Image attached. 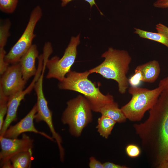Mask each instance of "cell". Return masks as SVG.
<instances>
[{
	"instance_id": "16",
	"label": "cell",
	"mask_w": 168,
	"mask_h": 168,
	"mask_svg": "<svg viewBox=\"0 0 168 168\" xmlns=\"http://www.w3.org/2000/svg\"><path fill=\"white\" fill-rule=\"evenodd\" d=\"M32 150L20 152L10 159L13 168H30L33 160Z\"/></svg>"
},
{
	"instance_id": "5",
	"label": "cell",
	"mask_w": 168,
	"mask_h": 168,
	"mask_svg": "<svg viewBox=\"0 0 168 168\" xmlns=\"http://www.w3.org/2000/svg\"><path fill=\"white\" fill-rule=\"evenodd\" d=\"M67 104L62 115V122L68 125L72 135L79 137L83 129L92 121L91 106L85 97L81 95L69 100Z\"/></svg>"
},
{
	"instance_id": "8",
	"label": "cell",
	"mask_w": 168,
	"mask_h": 168,
	"mask_svg": "<svg viewBox=\"0 0 168 168\" xmlns=\"http://www.w3.org/2000/svg\"><path fill=\"white\" fill-rule=\"evenodd\" d=\"M45 70L44 68L43 69L34 88L37 98L36 103L37 112L35 115V120L36 122L43 121L47 125L52 134V138L57 143L60 160L63 161L65 154L64 149L62 146V138L60 135L55 130L52 121V112L49 108L48 102L45 97L43 90V79Z\"/></svg>"
},
{
	"instance_id": "3",
	"label": "cell",
	"mask_w": 168,
	"mask_h": 168,
	"mask_svg": "<svg viewBox=\"0 0 168 168\" xmlns=\"http://www.w3.org/2000/svg\"><path fill=\"white\" fill-rule=\"evenodd\" d=\"M90 74L89 71L80 72L70 70L65 77L59 82L58 88L78 92L89 102L92 111L99 112L105 105L114 101L113 96L109 94L105 95L100 91L99 87L88 78Z\"/></svg>"
},
{
	"instance_id": "28",
	"label": "cell",
	"mask_w": 168,
	"mask_h": 168,
	"mask_svg": "<svg viewBox=\"0 0 168 168\" xmlns=\"http://www.w3.org/2000/svg\"><path fill=\"white\" fill-rule=\"evenodd\" d=\"M104 168H128L127 166L120 165L110 162L103 163Z\"/></svg>"
},
{
	"instance_id": "7",
	"label": "cell",
	"mask_w": 168,
	"mask_h": 168,
	"mask_svg": "<svg viewBox=\"0 0 168 168\" xmlns=\"http://www.w3.org/2000/svg\"><path fill=\"white\" fill-rule=\"evenodd\" d=\"M80 42V34L76 37H72L61 58L55 56L47 60L46 63V68L48 70L47 78H55L59 82L64 78L71 70V68L75 62L77 54V47Z\"/></svg>"
},
{
	"instance_id": "22",
	"label": "cell",
	"mask_w": 168,
	"mask_h": 168,
	"mask_svg": "<svg viewBox=\"0 0 168 168\" xmlns=\"http://www.w3.org/2000/svg\"><path fill=\"white\" fill-rule=\"evenodd\" d=\"M125 152L129 157L133 158L139 156L141 153V150L137 145L131 144L127 146Z\"/></svg>"
},
{
	"instance_id": "17",
	"label": "cell",
	"mask_w": 168,
	"mask_h": 168,
	"mask_svg": "<svg viewBox=\"0 0 168 168\" xmlns=\"http://www.w3.org/2000/svg\"><path fill=\"white\" fill-rule=\"evenodd\" d=\"M116 122L110 118L103 115L98 118L96 128L100 135L107 138Z\"/></svg>"
},
{
	"instance_id": "1",
	"label": "cell",
	"mask_w": 168,
	"mask_h": 168,
	"mask_svg": "<svg viewBox=\"0 0 168 168\" xmlns=\"http://www.w3.org/2000/svg\"><path fill=\"white\" fill-rule=\"evenodd\" d=\"M133 127L152 166L168 168V92L162 91L148 118Z\"/></svg>"
},
{
	"instance_id": "19",
	"label": "cell",
	"mask_w": 168,
	"mask_h": 168,
	"mask_svg": "<svg viewBox=\"0 0 168 168\" xmlns=\"http://www.w3.org/2000/svg\"><path fill=\"white\" fill-rule=\"evenodd\" d=\"M0 26V48H4L10 36L9 30L11 23L9 19L1 21Z\"/></svg>"
},
{
	"instance_id": "30",
	"label": "cell",
	"mask_w": 168,
	"mask_h": 168,
	"mask_svg": "<svg viewBox=\"0 0 168 168\" xmlns=\"http://www.w3.org/2000/svg\"><path fill=\"white\" fill-rule=\"evenodd\" d=\"M62 1L61 6L62 7L65 6L68 3L73 0H61ZM90 4L91 8L92 6L95 5L98 8L95 2V0H84Z\"/></svg>"
},
{
	"instance_id": "14",
	"label": "cell",
	"mask_w": 168,
	"mask_h": 168,
	"mask_svg": "<svg viewBox=\"0 0 168 168\" xmlns=\"http://www.w3.org/2000/svg\"><path fill=\"white\" fill-rule=\"evenodd\" d=\"M136 68L140 70L142 82L148 83L154 82L158 78L160 72V67L157 61L153 60L138 66Z\"/></svg>"
},
{
	"instance_id": "23",
	"label": "cell",
	"mask_w": 168,
	"mask_h": 168,
	"mask_svg": "<svg viewBox=\"0 0 168 168\" xmlns=\"http://www.w3.org/2000/svg\"><path fill=\"white\" fill-rule=\"evenodd\" d=\"M134 74L129 79V84L132 86H138L142 82V77L140 70L137 68L134 70Z\"/></svg>"
},
{
	"instance_id": "11",
	"label": "cell",
	"mask_w": 168,
	"mask_h": 168,
	"mask_svg": "<svg viewBox=\"0 0 168 168\" xmlns=\"http://www.w3.org/2000/svg\"><path fill=\"white\" fill-rule=\"evenodd\" d=\"M37 112L36 104L27 115L15 125L10 126L5 132L4 137L12 138H17L21 134L25 132H33L39 134L52 141L54 139L44 132L38 130L35 127L34 120Z\"/></svg>"
},
{
	"instance_id": "26",
	"label": "cell",
	"mask_w": 168,
	"mask_h": 168,
	"mask_svg": "<svg viewBox=\"0 0 168 168\" xmlns=\"http://www.w3.org/2000/svg\"><path fill=\"white\" fill-rule=\"evenodd\" d=\"M155 29L157 32L168 36V27L165 25L158 23L156 25Z\"/></svg>"
},
{
	"instance_id": "6",
	"label": "cell",
	"mask_w": 168,
	"mask_h": 168,
	"mask_svg": "<svg viewBox=\"0 0 168 168\" xmlns=\"http://www.w3.org/2000/svg\"><path fill=\"white\" fill-rule=\"evenodd\" d=\"M42 15V9L39 6L31 11L26 26L18 40L6 54L4 60L8 64L19 62L22 56L31 46L35 35L34 31L35 26Z\"/></svg>"
},
{
	"instance_id": "10",
	"label": "cell",
	"mask_w": 168,
	"mask_h": 168,
	"mask_svg": "<svg viewBox=\"0 0 168 168\" xmlns=\"http://www.w3.org/2000/svg\"><path fill=\"white\" fill-rule=\"evenodd\" d=\"M34 140L25 133L20 139L7 138L0 136L1 151L0 165L10 161L14 156L20 152L32 150Z\"/></svg>"
},
{
	"instance_id": "29",
	"label": "cell",
	"mask_w": 168,
	"mask_h": 168,
	"mask_svg": "<svg viewBox=\"0 0 168 168\" xmlns=\"http://www.w3.org/2000/svg\"><path fill=\"white\" fill-rule=\"evenodd\" d=\"M158 86L163 88V91L168 92V77L161 79L159 83Z\"/></svg>"
},
{
	"instance_id": "20",
	"label": "cell",
	"mask_w": 168,
	"mask_h": 168,
	"mask_svg": "<svg viewBox=\"0 0 168 168\" xmlns=\"http://www.w3.org/2000/svg\"><path fill=\"white\" fill-rule=\"evenodd\" d=\"M9 98L0 90V130L4 121L5 116L7 113Z\"/></svg>"
},
{
	"instance_id": "9",
	"label": "cell",
	"mask_w": 168,
	"mask_h": 168,
	"mask_svg": "<svg viewBox=\"0 0 168 168\" xmlns=\"http://www.w3.org/2000/svg\"><path fill=\"white\" fill-rule=\"evenodd\" d=\"M0 80V90L10 97L24 90L27 81L22 77L19 62L12 64L2 74Z\"/></svg>"
},
{
	"instance_id": "18",
	"label": "cell",
	"mask_w": 168,
	"mask_h": 168,
	"mask_svg": "<svg viewBox=\"0 0 168 168\" xmlns=\"http://www.w3.org/2000/svg\"><path fill=\"white\" fill-rule=\"evenodd\" d=\"M134 33L141 38L147 39L160 43L168 48V36L157 32H153L134 28Z\"/></svg>"
},
{
	"instance_id": "12",
	"label": "cell",
	"mask_w": 168,
	"mask_h": 168,
	"mask_svg": "<svg viewBox=\"0 0 168 168\" xmlns=\"http://www.w3.org/2000/svg\"><path fill=\"white\" fill-rule=\"evenodd\" d=\"M41 74V72L38 70L31 82L26 89L9 97L7 112L2 127L0 130V136H3L11 124L16 121L17 110L21 101L24 99L25 96L30 93L34 88L35 84Z\"/></svg>"
},
{
	"instance_id": "4",
	"label": "cell",
	"mask_w": 168,
	"mask_h": 168,
	"mask_svg": "<svg viewBox=\"0 0 168 168\" xmlns=\"http://www.w3.org/2000/svg\"><path fill=\"white\" fill-rule=\"evenodd\" d=\"M163 91V88L160 86L152 90L130 87L128 92L132 98L121 108L127 119L132 121H140L145 113L155 104Z\"/></svg>"
},
{
	"instance_id": "21",
	"label": "cell",
	"mask_w": 168,
	"mask_h": 168,
	"mask_svg": "<svg viewBox=\"0 0 168 168\" xmlns=\"http://www.w3.org/2000/svg\"><path fill=\"white\" fill-rule=\"evenodd\" d=\"M18 0H0V9L3 12L12 13L16 9Z\"/></svg>"
},
{
	"instance_id": "13",
	"label": "cell",
	"mask_w": 168,
	"mask_h": 168,
	"mask_svg": "<svg viewBox=\"0 0 168 168\" xmlns=\"http://www.w3.org/2000/svg\"><path fill=\"white\" fill-rule=\"evenodd\" d=\"M39 56L37 45L32 44L21 58L19 63L23 78L25 81H27L35 75L37 69L35 65V60Z\"/></svg>"
},
{
	"instance_id": "31",
	"label": "cell",
	"mask_w": 168,
	"mask_h": 168,
	"mask_svg": "<svg viewBox=\"0 0 168 168\" xmlns=\"http://www.w3.org/2000/svg\"><path fill=\"white\" fill-rule=\"evenodd\" d=\"M1 166L3 168H13L10 161L6 162Z\"/></svg>"
},
{
	"instance_id": "15",
	"label": "cell",
	"mask_w": 168,
	"mask_h": 168,
	"mask_svg": "<svg viewBox=\"0 0 168 168\" xmlns=\"http://www.w3.org/2000/svg\"><path fill=\"white\" fill-rule=\"evenodd\" d=\"M99 113L102 115L107 116L116 123H122L126 121L127 118L118 103L114 101L103 106Z\"/></svg>"
},
{
	"instance_id": "24",
	"label": "cell",
	"mask_w": 168,
	"mask_h": 168,
	"mask_svg": "<svg viewBox=\"0 0 168 168\" xmlns=\"http://www.w3.org/2000/svg\"><path fill=\"white\" fill-rule=\"evenodd\" d=\"M6 54L4 48H0V74H2L9 66L5 61L4 58Z\"/></svg>"
},
{
	"instance_id": "2",
	"label": "cell",
	"mask_w": 168,
	"mask_h": 168,
	"mask_svg": "<svg viewBox=\"0 0 168 168\" xmlns=\"http://www.w3.org/2000/svg\"><path fill=\"white\" fill-rule=\"evenodd\" d=\"M103 62L89 70L90 74L96 73L107 79L113 80L118 84L119 91L124 94L128 88L127 74L129 68L132 58L128 52L109 48L101 56Z\"/></svg>"
},
{
	"instance_id": "25",
	"label": "cell",
	"mask_w": 168,
	"mask_h": 168,
	"mask_svg": "<svg viewBox=\"0 0 168 168\" xmlns=\"http://www.w3.org/2000/svg\"><path fill=\"white\" fill-rule=\"evenodd\" d=\"M89 166L90 168H104L103 163H102L93 156L89 158Z\"/></svg>"
},
{
	"instance_id": "27",
	"label": "cell",
	"mask_w": 168,
	"mask_h": 168,
	"mask_svg": "<svg viewBox=\"0 0 168 168\" xmlns=\"http://www.w3.org/2000/svg\"><path fill=\"white\" fill-rule=\"evenodd\" d=\"M153 6L157 8H168V0H157L153 3Z\"/></svg>"
}]
</instances>
